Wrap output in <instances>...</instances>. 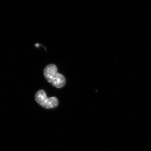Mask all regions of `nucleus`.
Instances as JSON below:
<instances>
[{"label":"nucleus","mask_w":151,"mask_h":151,"mask_svg":"<svg viewBox=\"0 0 151 151\" xmlns=\"http://www.w3.org/2000/svg\"><path fill=\"white\" fill-rule=\"evenodd\" d=\"M43 74L46 80L52 86L58 88L65 86L66 80L64 76L57 71V68L53 64H49L44 69Z\"/></svg>","instance_id":"obj_1"},{"label":"nucleus","mask_w":151,"mask_h":151,"mask_svg":"<svg viewBox=\"0 0 151 151\" xmlns=\"http://www.w3.org/2000/svg\"><path fill=\"white\" fill-rule=\"evenodd\" d=\"M35 100L40 105L47 109L56 108L59 104L58 100L56 97L48 98L45 92L42 89L39 90L36 93Z\"/></svg>","instance_id":"obj_2"}]
</instances>
